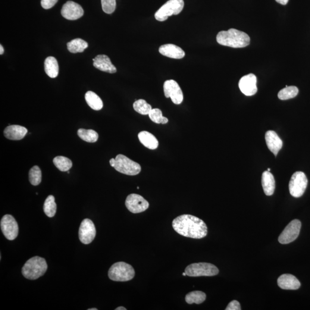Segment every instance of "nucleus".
I'll use <instances>...</instances> for the list:
<instances>
[{"label": "nucleus", "mask_w": 310, "mask_h": 310, "mask_svg": "<svg viewBox=\"0 0 310 310\" xmlns=\"http://www.w3.org/2000/svg\"><path fill=\"white\" fill-rule=\"evenodd\" d=\"M172 227L178 234L192 239H200L208 234V227L204 221L196 216L183 214L175 218Z\"/></svg>", "instance_id": "1"}, {"label": "nucleus", "mask_w": 310, "mask_h": 310, "mask_svg": "<svg viewBox=\"0 0 310 310\" xmlns=\"http://www.w3.org/2000/svg\"><path fill=\"white\" fill-rule=\"evenodd\" d=\"M217 42L222 46L232 48H244L249 45L250 37L242 31L231 28L219 33Z\"/></svg>", "instance_id": "2"}, {"label": "nucleus", "mask_w": 310, "mask_h": 310, "mask_svg": "<svg viewBox=\"0 0 310 310\" xmlns=\"http://www.w3.org/2000/svg\"><path fill=\"white\" fill-rule=\"evenodd\" d=\"M48 264L45 259L39 256L28 260L22 268V274L30 280H36L46 273Z\"/></svg>", "instance_id": "3"}, {"label": "nucleus", "mask_w": 310, "mask_h": 310, "mask_svg": "<svg viewBox=\"0 0 310 310\" xmlns=\"http://www.w3.org/2000/svg\"><path fill=\"white\" fill-rule=\"evenodd\" d=\"M109 163L115 170L125 175L134 176L142 171V167L139 163L124 155H118L115 159H111Z\"/></svg>", "instance_id": "4"}, {"label": "nucleus", "mask_w": 310, "mask_h": 310, "mask_svg": "<svg viewBox=\"0 0 310 310\" xmlns=\"http://www.w3.org/2000/svg\"><path fill=\"white\" fill-rule=\"evenodd\" d=\"M134 275L135 271L132 266L125 262L115 263L108 272L109 278L115 281H130L132 279Z\"/></svg>", "instance_id": "5"}, {"label": "nucleus", "mask_w": 310, "mask_h": 310, "mask_svg": "<svg viewBox=\"0 0 310 310\" xmlns=\"http://www.w3.org/2000/svg\"><path fill=\"white\" fill-rule=\"evenodd\" d=\"M188 277H213L218 274L219 269L211 263L198 262L188 265L185 269Z\"/></svg>", "instance_id": "6"}, {"label": "nucleus", "mask_w": 310, "mask_h": 310, "mask_svg": "<svg viewBox=\"0 0 310 310\" xmlns=\"http://www.w3.org/2000/svg\"><path fill=\"white\" fill-rule=\"evenodd\" d=\"M183 0H169L156 12L155 17L159 21H164L172 15H177L182 11Z\"/></svg>", "instance_id": "7"}, {"label": "nucleus", "mask_w": 310, "mask_h": 310, "mask_svg": "<svg viewBox=\"0 0 310 310\" xmlns=\"http://www.w3.org/2000/svg\"><path fill=\"white\" fill-rule=\"evenodd\" d=\"M308 180L304 172L297 171L293 175L289 183L291 195L295 198H299L305 193Z\"/></svg>", "instance_id": "8"}, {"label": "nucleus", "mask_w": 310, "mask_h": 310, "mask_svg": "<svg viewBox=\"0 0 310 310\" xmlns=\"http://www.w3.org/2000/svg\"><path fill=\"white\" fill-rule=\"evenodd\" d=\"M301 226V222L298 220L291 221L278 237V242L281 244L293 242L298 237Z\"/></svg>", "instance_id": "9"}, {"label": "nucleus", "mask_w": 310, "mask_h": 310, "mask_svg": "<svg viewBox=\"0 0 310 310\" xmlns=\"http://www.w3.org/2000/svg\"><path fill=\"white\" fill-rule=\"evenodd\" d=\"M166 98H171L172 102L180 105L183 101V94L180 87L176 81L172 80L166 81L163 85Z\"/></svg>", "instance_id": "10"}, {"label": "nucleus", "mask_w": 310, "mask_h": 310, "mask_svg": "<svg viewBox=\"0 0 310 310\" xmlns=\"http://www.w3.org/2000/svg\"><path fill=\"white\" fill-rule=\"evenodd\" d=\"M125 205L128 211L134 214L140 213L149 208V203L142 196L131 194L127 196Z\"/></svg>", "instance_id": "11"}, {"label": "nucleus", "mask_w": 310, "mask_h": 310, "mask_svg": "<svg viewBox=\"0 0 310 310\" xmlns=\"http://www.w3.org/2000/svg\"><path fill=\"white\" fill-rule=\"evenodd\" d=\"M1 228L3 234L9 240H14L18 234V227L16 221L11 215H5L1 219Z\"/></svg>", "instance_id": "12"}, {"label": "nucleus", "mask_w": 310, "mask_h": 310, "mask_svg": "<svg viewBox=\"0 0 310 310\" xmlns=\"http://www.w3.org/2000/svg\"><path fill=\"white\" fill-rule=\"evenodd\" d=\"M96 230L95 224L89 219H84L81 224L79 238L81 243L89 244L95 239Z\"/></svg>", "instance_id": "13"}, {"label": "nucleus", "mask_w": 310, "mask_h": 310, "mask_svg": "<svg viewBox=\"0 0 310 310\" xmlns=\"http://www.w3.org/2000/svg\"><path fill=\"white\" fill-rule=\"evenodd\" d=\"M61 14L63 17L67 20H76L82 16L84 11L77 3L68 1L63 6Z\"/></svg>", "instance_id": "14"}, {"label": "nucleus", "mask_w": 310, "mask_h": 310, "mask_svg": "<svg viewBox=\"0 0 310 310\" xmlns=\"http://www.w3.org/2000/svg\"><path fill=\"white\" fill-rule=\"evenodd\" d=\"M241 92L246 96L255 95L258 92L257 78L255 74H249L241 78L239 83Z\"/></svg>", "instance_id": "15"}, {"label": "nucleus", "mask_w": 310, "mask_h": 310, "mask_svg": "<svg viewBox=\"0 0 310 310\" xmlns=\"http://www.w3.org/2000/svg\"><path fill=\"white\" fill-rule=\"evenodd\" d=\"M93 65L96 68L106 73H115L117 72V69L112 64L110 58L105 55H97L93 59Z\"/></svg>", "instance_id": "16"}, {"label": "nucleus", "mask_w": 310, "mask_h": 310, "mask_svg": "<svg viewBox=\"0 0 310 310\" xmlns=\"http://www.w3.org/2000/svg\"><path fill=\"white\" fill-rule=\"evenodd\" d=\"M265 141L269 151L277 156L282 148L283 142L277 133L273 131H268L265 133Z\"/></svg>", "instance_id": "17"}, {"label": "nucleus", "mask_w": 310, "mask_h": 310, "mask_svg": "<svg viewBox=\"0 0 310 310\" xmlns=\"http://www.w3.org/2000/svg\"><path fill=\"white\" fill-rule=\"evenodd\" d=\"M278 287L283 290H296L300 287V281L295 277L291 274L281 275L277 279Z\"/></svg>", "instance_id": "18"}, {"label": "nucleus", "mask_w": 310, "mask_h": 310, "mask_svg": "<svg viewBox=\"0 0 310 310\" xmlns=\"http://www.w3.org/2000/svg\"><path fill=\"white\" fill-rule=\"evenodd\" d=\"M159 51L162 55L172 59H182L185 56V52L182 49L172 44H167L160 47Z\"/></svg>", "instance_id": "19"}, {"label": "nucleus", "mask_w": 310, "mask_h": 310, "mask_svg": "<svg viewBox=\"0 0 310 310\" xmlns=\"http://www.w3.org/2000/svg\"><path fill=\"white\" fill-rule=\"evenodd\" d=\"M28 130L20 125H13L7 127L4 131L6 138L11 140H20L26 136Z\"/></svg>", "instance_id": "20"}, {"label": "nucleus", "mask_w": 310, "mask_h": 310, "mask_svg": "<svg viewBox=\"0 0 310 310\" xmlns=\"http://www.w3.org/2000/svg\"><path fill=\"white\" fill-rule=\"evenodd\" d=\"M262 186L266 196L273 195L275 190V180L274 175L270 172H263L261 179Z\"/></svg>", "instance_id": "21"}, {"label": "nucleus", "mask_w": 310, "mask_h": 310, "mask_svg": "<svg viewBox=\"0 0 310 310\" xmlns=\"http://www.w3.org/2000/svg\"><path fill=\"white\" fill-rule=\"evenodd\" d=\"M141 143L149 149L154 150L158 148L159 142L156 137L147 131H142L138 134Z\"/></svg>", "instance_id": "22"}, {"label": "nucleus", "mask_w": 310, "mask_h": 310, "mask_svg": "<svg viewBox=\"0 0 310 310\" xmlns=\"http://www.w3.org/2000/svg\"><path fill=\"white\" fill-rule=\"evenodd\" d=\"M46 73L49 77L55 78L58 76L59 65L57 60L53 56H49L45 62Z\"/></svg>", "instance_id": "23"}, {"label": "nucleus", "mask_w": 310, "mask_h": 310, "mask_svg": "<svg viewBox=\"0 0 310 310\" xmlns=\"http://www.w3.org/2000/svg\"><path fill=\"white\" fill-rule=\"evenodd\" d=\"M86 101L91 108L95 111H100L103 108V102L100 97L95 93L89 91L86 93Z\"/></svg>", "instance_id": "24"}, {"label": "nucleus", "mask_w": 310, "mask_h": 310, "mask_svg": "<svg viewBox=\"0 0 310 310\" xmlns=\"http://www.w3.org/2000/svg\"><path fill=\"white\" fill-rule=\"evenodd\" d=\"M69 51L73 54L78 52H82L88 47V43L82 39L77 38L71 40L67 44Z\"/></svg>", "instance_id": "25"}, {"label": "nucleus", "mask_w": 310, "mask_h": 310, "mask_svg": "<svg viewBox=\"0 0 310 310\" xmlns=\"http://www.w3.org/2000/svg\"><path fill=\"white\" fill-rule=\"evenodd\" d=\"M206 298V295L205 293L200 291H193L187 294L185 297L186 302L192 305L193 303L201 304L205 301Z\"/></svg>", "instance_id": "26"}, {"label": "nucleus", "mask_w": 310, "mask_h": 310, "mask_svg": "<svg viewBox=\"0 0 310 310\" xmlns=\"http://www.w3.org/2000/svg\"><path fill=\"white\" fill-rule=\"evenodd\" d=\"M56 208H57V207H56L54 196H49L46 198L45 203H44V212H45L47 216L51 218L54 217L56 212Z\"/></svg>", "instance_id": "27"}, {"label": "nucleus", "mask_w": 310, "mask_h": 310, "mask_svg": "<svg viewBox=\"0 0 310 310\" xmlns=\"http://www.w3.org/2000/svg\"><path fill=\"white\" fill-rule=\"evenodd\" d=\"M78 135L81 139L88 143H95L98 140V134L92 130H78Z\"/></svg>", "instance_id": "28"}, {"label": "nucleus", "mask_w": 310, "mask_h": 310, "mask_svg": "<svg viewBox=\"0 0 310 310\" xmlns=\"http://www.w3.org/2000/svg\"><path fill=\"white\" fill-rule=\"evenodd\" d=\"M56 167L62 172L68 171L73 166L71 160L65 156H57L53 160Z\"/></svg>", "instance_id": "29"}, {"label": "nucleus", "mask_w": 310, "mask_h": 310, "mask_svg": "<svg viewBox=\"0 0 310 310\" xmlns=\"http://www.w3.org/2000/svg\"><path fill=\"white\" fill-rule=\"evenodd\" d=\"M299 89L296 86H286L285 88L281 90L278 93V98L281 100H287L293 98L297 95Z\"/></svg>", "instance_id": "30"}, {"label": "nucleus", "mask_w": 310, "mask_h": 310, "mask_svg": "<svg viewBox=\"0 0 310 310\" xmlns=\"http://www.w3.org/2000/svg\"><path fill=\"white\" fill-rule=\"evenodd\" d=\"M133 106L134 111L142 115H148L152 109L151 105L142 99L134 102Z\"/></svg>", "instance_id": "31"}, {"label": "nucleus", "mask_w": 310, "mask_h": 310, "mask_svg": "<svg viewBox=\"0 0 310 310\" xmlns=\"http://www.w3.org/2000/svg\"><path fill=\"white\" fill-rule=\"evenodd\" d=\"M29 180L31 184L37 186L42 181V171L37 165H34L29 172Z\"/></svg>", "instance_id": "32"}, {"label": "nucleus", "mask_w": 310, "mask_h": 310, "mask_svg": "<svg viewBox=\"0 0 310 310\" xmlns=\"http://www.w3.org/2000/svg\"><path fill=\"white\" fill-rule=\"evenodd\" d=\"M148 115L153 123L156 124H165L168 122V119L163 116L162 112L158 108L152 109Z\"/></svg>", "instance_id": "33"}, {"label": "nucleus", "mask_w": 310, "mask_h": 310, "mask_svg": "<svg viewBox=\"0 0 310 310\" xmlns=\"http://www.w3.org/2000/svg\"><path fill=\"white\" fill-rule=\"evenodd\" d=\"M102 10L106 14L114 13L116 7L115 0H101Z\"/></svg>", "instance_id": "34"}, {"label": "nucleus", "mask_w": 310, "mask_h": 310, "mask_svg": "<svg viewBox=\"0 0 310 310\" xmlns=\"http://www.w3.org/2000/svg\"><path fill=\"white\" fill-rule=\"evenodd\" d=\"M58 0H42V7L45 9L52 8L57 3Z\"/></svg>", "instance_id": "35"}, {"label": "nucleus", "mask_w": 310, "mask_h": 310, "mask_svg": "<svg viewBox=\"0 0 310 310\" xmlns=\"http://www.w3.org/2000/svg\"><path fill=\"white\" fill-rule=\"evenodd\" d=\"M226 310H241V306L239 302L237 301V300H233L229 303H228V306Z\"/></svg>", "instance_id": "36"}, {"label": "nucleus", "mask_w": 310, "mask_h": 310, "mask_svg": "<svg viewBox=\"0 0 310 310\" xmlns=\"http://www.w3.org/2000/svg\"><path fill=\"white\" fill-rule=\"evenodd\" d=\"M275 1L281 5H286L289 0H275Z\"/></svg>", "instance_id": "37"}, {"label": "nucleus", "mask_w": 310, "mask_h": 310, "mask_svg": "<svg viewBox=\"0 0 310 310\" xmlns=\"http://www.w3.org/2000/svg\"><path fill=\"white\" fill-rule=\"evenodd\" d=\"M4 48H3L2 45H0V54L2 55L3 54H4Z\"/></svg>", "instance_id": "38"}, {"label": "nucleus", "mask_w": 310, "mask_h": 310, "mask_svg": "<svg viewBox=\"0 0 310 310\" xmlns=\"http://www.w3.org/2000/svg\"><path fill=\"white\" fill-rule=\"evenodd\" d=\"M115 310H127L126 308H124V307H118L117 309H115Z\"/></svg>", "instance_id": "39"}, {"label": "nucleus", "mask_w": 310, "mask_h": 310, "mask_svg": "<svg viewBox=\"0 0 310 310\" xmlns=\"http://www.w3.org/2000/svg\"><path fill=\"white\" fill-rule=\"evenodd\" d=\"M98 309H96V308H93V309H88V310H97Z\"/></svg>", "instance_id": "40"}, {"label": "nucleus", "mask_w": 310, "mask_h": 310, "mask_svg": "<svg viewBox=\"0 0 310 310\" xmlns=\"http://www.w3.org/2000/svg\"><path fill=\"white\" fill-rule=\"evenodd\" d=\"M183 276H184V277H185V276H187L185 272H183Z\"/></svg>", "instance_id": "41"}, {"label": "nucleus", "mask_w": 310, "mask_h": 310, "mask_svg": "<svg viewBox=\"0 0 310 310\" xmlns=\"http://www.w3.org/2000/svg\"><path fill=\"white\" fill-rule=\"evenodd\" d=\"M270 170H271V169H270V168H268V170H267L268 171H269H269H270Z\"/></svg>", "instance_id": "42"}]
</instances>
